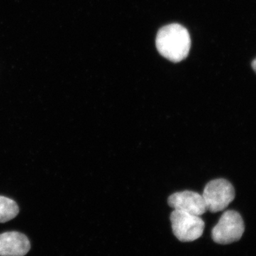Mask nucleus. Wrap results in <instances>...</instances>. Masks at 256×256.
I'll return each mask as SVG.
<instances>
[{
	"label": "nucleus",
	"mask_w": 256,
	"mask_h": 256,
	"mask_svg": "<svg viewBox=\"0 0 256 256\" xmlns=\"http://www.w3.org/2000/svg\"><path fill=\"white\" fill-rule=\"evenodd\" d=\"M244 230L245 226L240 215L236 210H228L224 212L214 227L212 237L216 244L225 245L240 240Z\"/></svg>",
	"instance_id": "nucleus-4"
},
{
	"label": "nucleus",
	"mask_w": 256,
	"mask_h": 256,
	"mask_svg": "<svg viewBox=\"0 0 256 256\" xmlns=\"http://www.w3.org/2000/svg\"><path fill=\"white\" fill-rule=\"evenodd\" d=\"M156 46L160 54L178 63L186 58L191 47V38L186 28L172 24L160 28L156 38Z\"/></svg>",
	"instance_id": "nucleus-1"
},
{
	"label": "nucleus",
	"mask_w": 256,
	"mask_h": 256,
	"mask_svg": "<svg viewBox=\"0 0 256 256\" xmlns=\"http://www.w3.org/2000/svg\"><path fill=\"white\" fill-rule=\"evenodd\" d=\"M252 68H254V70H255L256 73V58L255 60H252Z\"/></svg>",
	"instance_id": "nucleus-8"
},
{
	"label": "nucleus",
	"mask_w": 256,
	"mask_h": 256,
	"mask_svg": "<svg viewBox=\"0 0 256 256\" xmlns=\"http://www.w3.org/2000/svg\"><path fill=\"white\" fill-rule=\"evenodd\" d=\"M30 248V240L24 234L16 232L0 234V256H24Z\"/></svg>",
	"instance_id": "nucleus-6"
},
{
	"label": "nucleus",
	"mask_w": 256,
	"mask_h": 256,
	"mask_svg": "<svg viewBox=\"0 0 256 256\" xmlns=\"http://www.w3.org/2000/svg\"><path fill=\"white\" fill-rule=\"evenodd\" d=\"M20 212L18 204L8 197L0 196V223H6L14 218Z\"/></svg>",
	"instance_id": "nucleus-7"
},
{
	"label": "nucleus",
	"mask_w": 256,
	"mask_h": 256,
	"mask_svg": "<svg viewBox=\"0 0 256 256\" xmlns=\"http://www.w3.org/2000/svg\"><path fill=\"white\" fill-rule=\"evenodd\" d=\"M202 196L207 210L216 213L226 210L234 201L235 190L233 185L225 178H216L207 184Z\"/></svg>",
	"instance_id": "nucleus-3"
},
{
	"label": "nucleus",
	"mask_w": 256,
	"mask_h": 256,
	"mask_svg": "<svg viewBox=\"0 0 256 256\" xmlns=\"http://www.w3.org/2000/svg\"><path fill=\"white\" fill-rule=\"evenodd\" d=\"M168 204L174 210L200 216L207 212L206 203L202 194L188 190L170 195L168 198Z\"/></svg>",
	"instance_id": "nucleus-5"
},
{
	"label": "nucleus",
	"mask_w": 256,
	"mask_h": 256,
	"mask_svg": "<svg viewBox=\"0 0 256 256\" xmlns=\"http://www.w3.org/2000/svg\"><path fill=\"white\" fill-rule=\"evenodd\" d=\"M173 234L182 242H192L202 236L205 223L200 216L174 210L170 215Z\"/></svg>",
	"instance_id": "nucleus-2"
}]
</instances>
